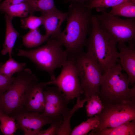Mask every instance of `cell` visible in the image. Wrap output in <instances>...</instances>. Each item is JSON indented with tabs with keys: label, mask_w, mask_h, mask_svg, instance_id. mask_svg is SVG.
I'll use <instances>...</instances> for the list:
<instances>
[{
	"label": "cell",
	"mask_w": 135,
	"mask_h": 135,
	"mask_svg": "<svg viewBox=\"0 0 135 135\" xmlns=\"http://www.w3.org/2000/svg\"><path fill=\"white\" fill-rule=\"evenodd\" d=\"M91 10L84 4L71 2L65 28L60 34L50 36L59 41L70 55L83 51L91 29Z\"/></svg>",
	"instance_id": "cell-1"
},
{
	"label": "cell",
	"mask_w": 135,
	"mask_h": 135,
	"mask_svg": "<svg viewBox=\"0 0 135 135\" xmlns=\"http://www.w3.org/2000/svg\"><path fill=\"white\" fill-rule=\"evenodd\" d=\"M91 22V30L86 41V53L97 62L103 74L120 62L117 42L102 29L96 16L92 15Z\"/></svg>",
	"instance_id": "cell-2"
},
{
	"label": "cell",
	"mask_w": 135,
	"mask_h": 135,
	"mask_svg": "<svg viewBox=\"0 0 135 135\" xmlns=\"http://www.w3.org/2000/svg\"><path fill=\"white\" fill-rule=\"evenodd\" d=\"M122 70L118 63L102 74L98 95L102 104L135 101V85L129 88L128 76L122 72Z\"/></svg>",
	"instance_id": "cell-3"
},
{
	"label": "cell",
	"mask_w": 135,
	"mask_h": 135,
	"mask_svg": "<svg viewBox=\"0 0 135 135\" xmlns=\"http://www.w3.org/2000/svg\"><path fill=\"white\" fill-rule=\"evenodd\" d=\"M44 45L30 50H18L17 55L30 60L39 70L47 72L54 80L55 70L62 67L70 56L58 40L51 36Z\"/></svg>",
	"instance_id": "cell-4"
},
{
	"label": "cell",
	"mask_w": 135,
	"mask_h": 135,
	"mask_svg": "<svg viewBox=\"0 0 135 135\" xmlns=\"http://www.w3.org/2000/svg\"><path fill=\"white\" fill-rule=\"evenodd\" d=\"M73 55L83 94L98 96L102 74L98 63L84 51Z\"/></svg>",
	"instance_id": "cell-5"
},
{
	"label": "cell",
	"mask_w": 135,
	"mask_h": 135,
	"mask_svg": "<svg viewBox=\"0 0 135 135\" xmlns=\"http://www.w3.org/2000/svg\"><path fill=\"white\" fill-rule=\"evenodd\" d=\"M102 104L103 109L97 114L99 119V125L89 135H92L95 132L106 128L114 127L135 120V101Z\"/></svg>",
	"instance_id": "cell-6"
},
{
	"label": "cell",
	"mask_w": 135,
	"mask_h": 135,
	"mask_svg": "<svg viewBox=\"0 0 135 135\" xmlns=\"http://www.w3.org/2000/svg\"><path fill=\"white\" fill-rule=\"evenodd\" d=\"M35 74L29 68L17 73L14 81L0 98V109L8 116L21 106L22 98L28 87L32 81H38Z\"/></svg>",
	"instance_id": "cell-7"
},
{
	"label": "cell",
	"mask_w": 135,
	"mask_h": 135,
	"mask_svg": "<svg viewBox=\"0 0 135 135\" xmlns=\"http://www.w3.org/2000/svg\"><path fill=\"white\" fill-rule=\"evenodd\" d=\"M100 14L96 15L102 29L118 43L135 40V19H122L107 12L104 8H96Z\"/></svg>",
	"instance_id": "cell-8"
},
{
	"label": "cell",
	"mask_w": 135,
	"mask_h": 135,
	"mask_svg": "<svg viewBox=\"0 0 135 135\" xmlns=\"http://www.w3.org/2000/svg\"><path fill=\"white\" fill-rule=\"evenodd\" d=\"M62 68L59 76L54 80L46 82V84L56 85L69 101L80 97L83 93L73 55L70 56Z\"/></svg>",
	"instance_id": "cell-9"
},
{
	"label": "cell",
	"mask_w": 135,
	"mask_h": 135,
	"mask_svg": "<svg viewBox=\"0 0 135 135\" xmlns=\"http://www.w3.org/2000/svg\"><path fill=\"white\" fill-rule=\"evenodd\" d=\"M9 116L15 118L18 129L22 130L25 135H37L44 126L55 120L38 112H28L21 106Z\"/></svg>",
	"instance_id": "cell-10"
},
{
	"label": "cell",
	"mask_w": 135,
	"mask_h": 135,
	"mask_svg": "<svg viewBox=\"0 0 135 135\" xmlns=\"http://www.w3.org/2000/svg\"><path fill=\"white\" fill-rule=\"evenodd\" d=\"M44 107L42 114L55 120L62 119L63 114L69 109L70 102L56 86H46L44 90Z\"/></svg>",
	"instance_id": "cell-11"
},
{
	"label": "cell",
	"mask_w": 135,
	"mask_h": 135,
	"mask_svg": "<svg viewBox=\"0 0 135 135\" xmlns=\"http://www.w3.org/2000/svg\"><path fill=\"white\" fill-rule=\"evenodd\" d=\"M46 82L32 81L29 85L22 101L21 106L28 112L42 113L44 107V90Z\"/></svg>",
	"instance_id": "cell-12"
},
{
	"label": "cell",
	"mask_w": 135,
	"mask_h": 135,
	"mask_svg": "<svg viewBox=\"0 0 135 135\" xmlns=\"http://www.w3.org/2000/svg\"><path fill=\"white\" fill-rule=\"evenodd\" d=\"M128 42V46L124 42L118 43L120 51L118 57L121 66L126 72L129 83L133 87L135 82V40Z\"/></svg>",
	"instance_id": "cell-13"
},
{
	"label": "cell",
	"mask_w": 135,
	"mask_h": 135,
	"mask_svg": "<svg viewBox=\"0 0 135 135\" xmlns=\"http://www.w3.org/2000/svg\"><path fill=\"white\" fill-rule=\"evenodd\" d=\"M68 12H63L58 9L41 13L43 19V24L46 30V34L49 37L60 34L61 26L66 20Z\"/></svg>",
	"instance_id": "cell-14"
},
{
	"label": "cell",
	"mask_w": 135,
	"mask_h": 135,
	"mask_svg": "<svg viewBox=\"0 0 135 135\" xmlns=\"http://www.w3.org/2000/svg\"><path fill=\"white\" fill-rule=\"evenodd\" d=\"M5 18L6 24V33L1 53L3 55L8 54L9 57H12V50L19 33L12 25V20L13 17L5 14Z\"/></svg>",
	"instance_id": "cell-15"
},
{
	"label": "cell",
	"mask_w": 135,
	"mask_h": 135,
	"mask_svg": "<svg viewBox=\"0 0 135 135\" xmlns=\"http://www.w3.org/2000/svg\"><path fill=\"white\" fill-rule=\"evenodd\" d=\"M90 98L86 97L82 99L80 97L77 98L76 103L71 109H69L62 115V121L58 135H69L72 131L70 121L74 113L79 108H82L84 104Z\"/></svg>",
	"instance_id": "cell-16"
},
{
	"label": "cell",
	"mask_w": 135,
	"mask_h": 135,
	"mask_svg": "<svg viewBox=\"0 0 135 135\" xmlns=\"http://www.w3.org/2000/svg\"><path fill=\"white\" fill-rule=\"evenodd\" d=\"M135 120L117 126L106 128L94 132L92 135H135Z\"/></svg>",
	"instance_id": "cell-17"
},
{
	"label": "cell",
	"mask_w": 135,
	"mask_h": 135,
	"mask_svg": "<svg viewBox=\"0 0 135 135\" xmlns=\"http://www.w3.org/2000/svg\"><path fill=\"white\" fill-rule=\"evenodd\" d=\"M49 37L46 34H42L39 28L35 30H30L22 36L23 44L28 48L38 47L46 41Z\"/></svg>",
	"instance_id": "cell-18"
},
{
	"label": "cell",
	"mask_w": 135,
	"mask_h": 135,
	"mask_svg": "<svg viewBox=\"0 0 135 135\" xmlns=\"http://www.w3.org/2000/svg\"><path fill=\"white\" fill-rule=\"evenodd\" d=\"M25 3L28 6L30 15L36 12L42 13L58 10L54 0H27Z\"/></svg>",
	"instance_id": "cell-19"
},
{
	"label": "cell",
	"mask_w": 135,
	"mask_h": 135,
	"mask_svg": "<svg viewBox=\"0 0 135 135\" xmlns=\"http://www.w3.org/2000/svg\"><path fill=\"white\" fill-rule=\"evenodd\" d=\"M0 11L12 17H26L29 14L28 5L25 3L9 5H0Z\"/></svg>",
	"instance_id": "cell-20"
},
{
	"label": "cell",
	"mask_w": 135,
	"mask_h": 135,
	"mask_svg": "<svg viewBox=\"0 0 135 135\" xmlns=\"http://www.w3.org/2000/svg\"><path fill=\"white\" fill-rule=\"evenodd\" d=\"M26 64L25 62L19 63L12 57L4 63L0 64V74L8 77H11L15 73L25 69Z\"/></svg>",
	"instance_id": "cell-21"
},
{
	"label": "cell",
	"mask_w": 135,
	"mask_h": 135,
	"mask_svg": "<svg viewBox=\"0 0 135 135\" xmlns=\"http://www.w3.org/2000/svg\"><path fill=\"white\" fill-rule=\"evenodd\" d=\"M108 13L116 16L134 18L135 1H126L113 6Z\"/></svg>",
	"instance_id": "cell-22"
},
{
	"label": "cell",
	"mask_w": 135,
	"mask_h": 135,
	"mask_svg": "<svg viewBox=\"0 0 135 135\" xmlns=\"http://www.w3.org/2000/svg\"><path fill=\"white\" fill-rule=\"evenodd\" d=\"M99 118L97 114L90 117L85 121L82 122L75 126L72 130L70 135H86L91 130L96 128L99 124Z\"/></svg>",
	"instance_id": "cell-23"
},
{
	"label": "cell",
	"mask_w": 135,
	"mask_h": 135,
	"mask_svg": "<svg viewBox=\"0 0 135 135\" xmlns=\"http://www.w3.org/2000/svg\"><path fill=\"white\" fill-rule=\"evenodd\" d=\"M15 120L13 117L3 114L0 118V129L4 135H13L18 129Z\"/></svg>",
	"instance_id": "cell-24"
},
{
	"label": "cell",
	"mask_w": 135,
	"mask_h": 135,
	"mask_svg": "<svg viewBox=\"0 0 135 135\" xmlns=\"http://www.w3.org/2000/svg\"><path fill=\"white\" fill-rule=\"evenodd\" d=\"M87 102L86 109L88 117H92L98 114L104 108L102 102L98 96L91 97Z\"/></svg>",
	"instance_id": "cell-25"
},
{
	"label": "cell",
	"mask_w": 135,
	"mask_h": 135,
	"mask_svg": "<svg viewBox=\"0 0 135 135\" xmlns=\"http://www.w3.org/2000/svg\"><path fill=\"white\" fill-rule=\"evenodd\" d=\"M128 1H135V0H90L86 5L88 9L92 10L94 8L112 7L121 3Z\"/></svg>",
	"instance_id": "cell-26"
},
{
	"label": "cell",
	"mask_w": 135,
	"mask_h": 135,
	"mask_svg": "<svg viewBox=\"0 0 135 135\" xmlns=\"http://www.w3.org/2000/svg\"><path fill=\"white\" fill-rule=\"evenodd\" d=\"M21 27L24 29L35 30L43 24V19L41 16L38 17L33 15L22 18L20 20Z\"/></svg>",
	"instance_id": "cell-27"
},
{
	"label": "cell",
	"mask_w": 135,
	"mask_h": 135,
	"mask_svg": "<svg viewBox=\"0 0 135 135\" xmlns=\"http://www.w3.org/2000/svg\"><path fill=\"white\" fill-rule=\"evenodd\" d=\"M62 119L55 120L47 129L40 130L37 135H56L58 134L62 123Z\"/></svg>",
	"instance_id": "cell-28"
},
{
	"label": "cell",
	"mask_w": 135,
	"mask_h": 135,
	"mask_svg": "<svg viewBox=\"0 0 135 135\" xmlns=\"http://www.w3.org/2000/svg\"><path fill=\"white\" fill-rule=\"evenodd\" d=\"M15 79V77H8L0 74V98L9 89Z\"/></svg>",
	"instance_id": "cell-29"
},
{
	"label": "cell",
	"mask_w": 135,
	"mask_h": 135,
	"mask_svg": "<svg viewBox=\"0 0 135 135\" xmlns=\"http://www.w3.org/2000/svg\"><path fill=\"white\" fill-rule=\"evenodd\" d=\"M27 0H4L0 3L1 5H9L26 3Z\"/></svg>",
	"instance_id": "cell-30"
},
{
	"label": "cell",
	"mask_w": 135,
	"mask_h": 135,
	"mask_svg": "<svg viewBox=\"0 0 135 135\" xmlns=\"http://www.w3.org/2000/svg\"><path fill=\"white\" fill-rule=\"evenodd\" d=\"M66 2H76L82 4L87 2L90 0H64Z\"/></svg>",
	"instance_id": "cell-31"
},
{
	"label": "cell",
	"mask_w": 135,
	"mask_h": 135,
	"mask_svg": "<svg viewBox=\"0 0 135 135\" xmlns=\"http://www.w3.org/2000/svg\"><path fill=\"white\" fill-rule=\"evenodd\" d=\"M4 114V113H3L2 111L0 109V118Z\"/></svg>",
	"instance_id": "cell-32"
},
{
	"label": "cell",
	"mask_w": 135,
	"mask_h": 135,
	"mask_svg": "<svg viewBox=\"0 0 135 135\" xmlns=\"http://www.w3.org/2000/svg\"><path fill=\"white\" fill-rule=\"evenodd\" d=\"M2 0H0V3L1 1H2Z\"/></svg>",
	"instance_id": "cell-33"
}]
</instances>
